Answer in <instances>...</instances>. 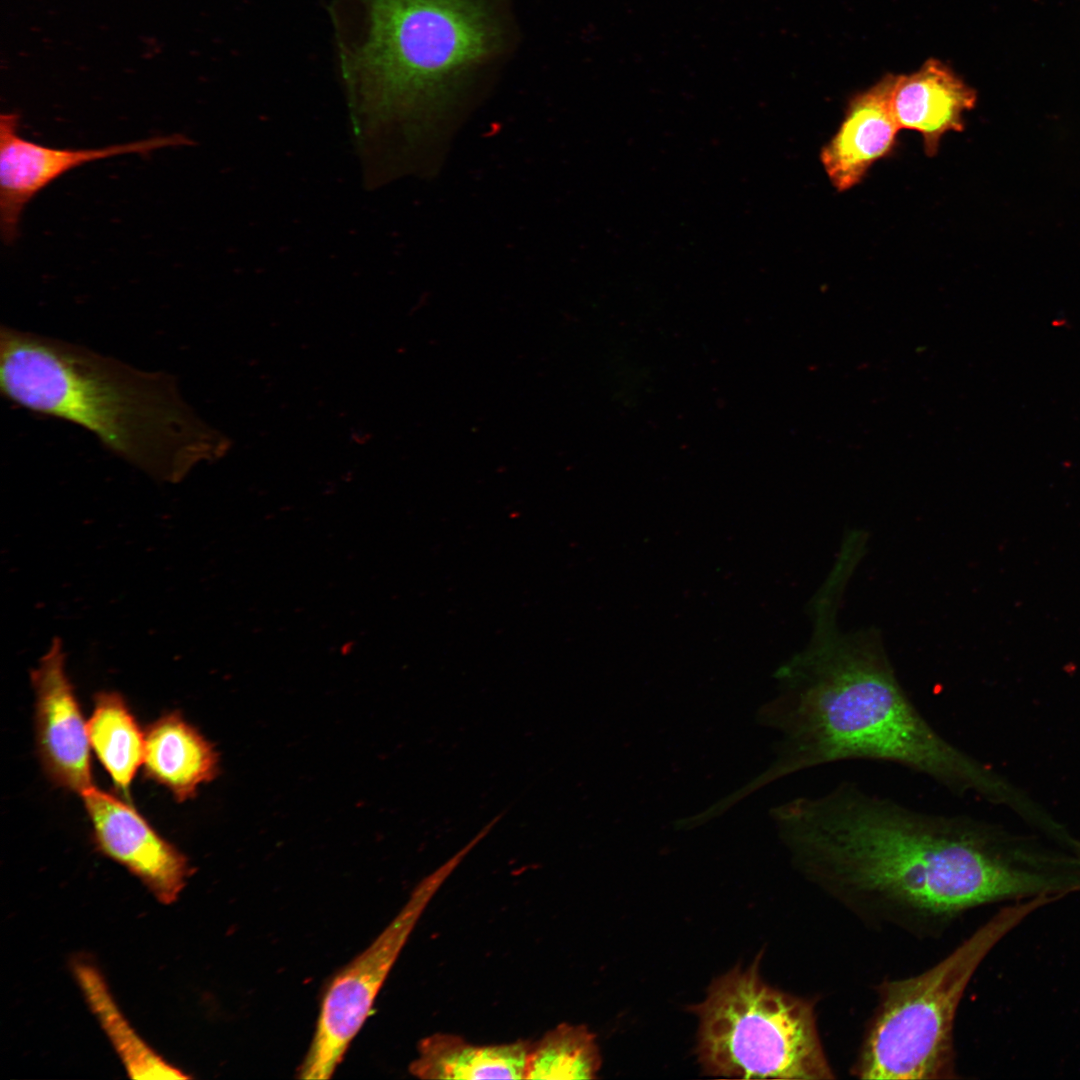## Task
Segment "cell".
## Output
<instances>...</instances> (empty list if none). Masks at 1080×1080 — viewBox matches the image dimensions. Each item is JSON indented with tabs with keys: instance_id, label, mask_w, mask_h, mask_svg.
I'll return each mask as SVG.
<instances>
[{
	"instance_id": "2",
	"label": "cell",
	"mask_w": 1080,
	"mask_h": 1080,
	"mask_svg": "<svg viewBox=\"0 0 1080 1080\" xmlns=\"http://www.w3.org/2000/svg\"><path fill=\"white\" fill-rule=\"evenodd\" d=\"M854 573L833 563L812 601L813 635L785 672L777 720L787 741L780 770L843 761L891 763L957 796L975 795L1030 816L1036 801L994 768L942 735L902 687L875 627L838 624Z\"/></svg>"
},
{
	"instance_id": "6",
	"label": "cell",
	"mask_w": 1080,
	"mask_h": 1080,
	"mask_svg": "<svg viewBox=\"0 0 1080 1080\" xmlns=\"http://www.w3.org/2000/svg\"><path fill=\"white\" fill-rule=\"evenodd\" d=\"M1007 908L925 971L885 980L851 1073L860 1079L957 1078L954 1025L969 981L998 940L1016 923Z\"/></svg>"
},
{
	"instance_id": "16",
	"label": "cell",
	"mask_w": 1080,
	"mask_h": 1080,
	"mask_svg": "<svg viewBox=\"0 0 1080 1080\" xmlns=\"http://www.w3.org/2000/svg\"><path fill=\"white\" fill-rule=\"evenodd\" d=\"M87 732L90 746L115 787L128 797L143 763L145 734L121 694L102 691L95 695Z\"/></svg>"
},
{
	"instance_id": "14",
	"label": "cell",
	"mask_w": 1080,
	"mask_h": 1080,
	"mask_svg": "<svg viewBox=\"0 0 1080 1080\" xmlns=\"http://www.w3.org/2000/svg\"><path fill=\"white\" fill-rule=\"evenodd\" d=\"M531 1043L475 1045L458 1035L435 1033L419 1042L409 1071L420 1079H525Z\"/></svg>"
},
{
	"instance_id": "10",
	"label": "cell",
	"mask_w": 1080,
	"mask_h": 1080,
	"mask_svg": "<svg viewBox=\"0 0 1080 1080\" xmlns=\"http://www.w3.org/2000/svg\"><path fill=\"white\" fill-rule=\"evenodd\" d=\"M81 797L98 850L136 876L159 902H175L191 874L185 855L129 802L95 786Z\"/></svg>"
},
{
	"instance_id": "4",
	"label": "cell",
	"mask_w": 1080,
	"mask_h": 1080,
	"mask_svg": "<svg viewBox=\"0 0 1080 1080\" xmlns=\"http://www.w3.org/2000/svg\"><path fill=\"white\" fill-rule=\"evenodd\" d=\"M0 392L17 407L83 428L160 480L178 482L227 449L174 375L8 325L0 328Z\"/></svg>"
},
{
	"instance_id": "15",
	"label": "cell",
	"mask_w": 1080,
	"mask_h": 1080,
	"mask_svg": "<svg viewBox=\"0 0 1080 1080\" xmlns=\"http://www.w3.org/2000/svg\"><path fill=\"white\" fill-rule=\"evenodd\" d=\"M75 979L90 1009L134 1079H187L188 1075L160 1057L122 1014L99 970L89 962H73Z\"/></svg>"
},
{
	"instance_id": "7",
	"label": "cell",
	"mask_w": 1080,
	"mask_h": 1080,
	"mask_svg": "<svg viewBox=\"0 0 1080 1080\" xmlns=\"http://www.w3.org/2000/svg\"><path fill=\"white\" fill-rule=\"evenodd\" d=\"M425 882L377 938L330 980L299 1078L328 1079L370 1014L376 996L420 912Z\"/></svg>"
},
{
	"instance_id": "1",
	"label": "cell",
	"mask_w": 1080,
	"mask_h": 1080,
	"mask_svg": "<svg viewBox=\"0 0 1080 1080\" xmlns=\"http://www.w3.org/2000/svg\"><path fill=\"white\" fill-rule=\"evenodd\" d=\"M778 815L805 877L878 930L935 939L972 909L1060 897L1072 885L1056 845L969 815L921 811L853 781Z\"/></svg>"
},
{
	"instance_id": "9",
	"label": "cell",
	"mask_w": 1080,
	"mask_h": 1080,
	"mask_svg": "<svg viewBox=\"0 0 1080 1080\" xmlns=\"http://www.w3.org/2000/svg\"><path fill=\"white\" fill-rule=\"evenodd\" d=\"M34 727L43 771L56 786L79 794L93 787L90 742L59 639L31 672Z\"/></svg>"
},
{
	"instance_id": "17",
	"label": "cell",
	"mask_w": 1080,
	"mask_h": 1080,
	"mask_svg": "<svg viewBox=\"0 0 1080 1080\" xmlns=\"http://www.w3.org/2000/svg\"><path fill=\"white\" fill-rule=\"evenodd\" d=\"M601 1063L595 1034L585 1025L562 1023L531 1043L525 1079H595Z\"/></svg>"
},
{
	"instance_id": "13",
	"label": "cell",
	"mask_w": 1080,
	"mask_h": 1080,
	"mask_svg": "<svg viewBox=\"0 0 1080 1080\" xmlns=\"http://www.w3.org/2000/svg\"><path fill=\"white\" fill-rule=\"evenodd\" d=\"M143 770L178 802L193 798L200 784L218 774L213 746L178 711L161 715L144 731Z\"/></svg>"
},
{
	"instance_id": "8",
	"label": "cell",
	"mask_w": 1080,
	"mask_h": 1080,
	"mask_svg": "<svg viewBox=\"0 0 1080 1080\" xmlns=\"http://www.w3.org/2000/svg\"><path fill=\"white\" fill-rule=\"evenodd\" d=\"M16 113L0 117V228L6 244L18 235L26 205L54 180L86 163L124 154H146L191 145L182 134L156 136L134 142L89 149L47 147L21 137Z\"/></svg>"
},
{
	"instance_id": "5",
	"label": "cell",
	"mask_w": 1080,
	"mask_h": 1080,
	"mask_svg": "<svg viewBox=\"0 0 1080 1080\" xmlns=\"http://www.w3.org/2000/svg\"><path fill=\"white\" fill-rule=\"evenodd\" d=\"M762 956L715 978L705 1000L688 1007L699 1019L696 1054L703 1072L737 1079L835 1078L815 1001L766 983Z\"/></svg>"
},
{
	"instance_id": "3",
	"label": "cell",
	"mask_w": 1080,
	"mask_h": 1080,
	"mask_svg": "<svg viewBox=\"0 0 1080 1080\" xmlns=\"http://www.w3.org/2000/svg\"><path fill=\"white\" fill-rule=\"evenodd\" d=\"M517 0H331L337 72L362 157L381 131L466 98L519 50Z\"/></svg>"
},
{
	"instance_id": "11",
	"label": "cell",
	"mask_w": 1080,
	"mask_h": 1080,
	"mask_svg": "<svg viewBox=\"0 0 1080 1080\" xmlns=\"http://www.w3.org/2000/svg\"><path fill=\"white\" fill-rule=\"evenodd\" d=\"M894 78L887 76L855 95L838 130L821 150L824 171L838 192L858 185L896 146L900 128L890 103Z\"/></svg>"
},
{
	"instance_id": "12",
	"label": "cell",
	"mask_w": 1080,
	"mask_h": 1080,
	"mask_svg": "<svg viewBox=\"0 0 1080 1080\" xmlns=\"http://www.w3.org/2000/svg\"><path fill=\"white\" fill-rule=\"evenodd\" d=\"M975 102L974 90L935 60L912 74L895 76L890 98L899 128L920 133L929 157L938 153L946 133L964 129L963 115Z\"/></svg>"
}]
</instances>
